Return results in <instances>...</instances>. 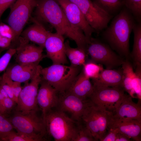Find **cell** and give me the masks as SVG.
Instances as JSON below:
<instances>
[{"instance_id":"cell-3","label":"cell","mask_w":141,"mask_h":141,"mask_svg":"<svg viewBox=\"0 0 141 141\" xmlns=\"http://www.w3.org/2000/svg\"><path fill=\"white\" fill-rule=\"evenodd\" d=\"M45 121L46 132L55 141H72L78 122L57 109H52L46 114Z\"/></svg>"},{"instance_id":"cell-1","label":"cell","mask_w":141,"mask_h":141,"mask_svg":"<svg viewBox=\"0 0 141 141\" xmlns=\"http://www.w3.org/2000/svg\"><path fill=\"white\" fill-rule=\"evenodd\" d=\"M34 18L49 24L56 32L75 41L77 47L86 52L87 42L83 31L68 21L56 0H38Z\"/></svg>"},{"instance_id":"cell-42","label":"cell","mask_w":141,"mask_h":141,"mask_svg":"<svg viewBox=\"0 0 141 141\" xmlns=\"http://www.w3.org/2000/svg\"><path fill=\"white\" fill-rule=\"evenodd\" d=\"M0 113H1V105H0Z\"/></svg>"},{"instance_id":"cell-41","label":"cell","mask_w":141,"mask_h":141,"mask_svg":"<svg viewBox=\"0 0 141 141\" xmlns=\"http://www.w3.org/2000/svg\"><path fill=\"white\" fill-rule=\"evenodd\" d=\"M132 141L131 139L124 134L118 132L115 141Z\"/></svg>"},{"instance_id":"cell-9","label":"cell","mask_w":141,"mask_h":141,"mask_svg":"<svg viewBox=\"0 0 141 141\" xmlns=\"http://www.w3.org/2000/svg\"><path fill=\"white\" fill-rule=\"evenodd\" d=\"M79 7L87 22L99 34L108 26L114 16L100 8L91 0H69Z\"/></svg>"},{"instance_id":"cell-5","label":"cell","mask_w":141,"mask_h":141,"mask_svg":"<svg viewBox=\"0 0 141 141\" xmlns=\"http://www.w3.org/2000/svg\"><path fill=\"white\" fill-rule=\"evenodd\" d=\"M81 70V67H74L62 64H53L42 68V79L48 82L59 93L68 91L77 76Z\"/></svg>"},{"instance_id":"cell-37","label":"cell","mask_w":141,"mask_h":141,"mask_svg":"<svg viewBox=\"0 0 141 141\" xmlns=\"http://www.w3.org/2000/svg\"><path fill=\"white\" fill-rule=\"evenodd\" d=\"M21 84V83L13 81L12 85L14 100L16 104L18 102L19 96L22 88Z\"/></svg>"},{"instance_id":"cell-19","label":"cell","mask_w":141,"mask_h":141,"mask_svg":"<svg viewBox=\"0 0 141 141\" xmlns=\"http://www.w3.org/2000/svg\"><path fill=\"white\" fill-rule=\"evenodd\" d=\"M30 19L33 24L21 33V37L44 48L46 40L50 32L46 30L42 22L34 17H31Z\"/></svg>"},{"instance_id":"cell-35","label":"cell","mask_w":141,"mask_h":141,"mask_svg":"<svg viewBox=\"0 0 141 141\" xmlns=\"http://www.w3.org/2000/svg\"><path fill=\"white\" fill-rule=\"evenodd\" d=\"M2 140L9 141H36L33 137L15 132L13 131L9 133Z\"/></svg>"},{"instance_id":"cell-33","label":"cell","mask_w":141,"mask_h":141,"mask_svg":"<svg viewBox=\"0 0 141 141\" xmlns=\"http://www.w3.org/2000/svg\"><path fill=\"white\" fill-rule=\"evenodd\" d=\"M16 50V48H10L0 57V73L5 70L13 56L15 54ZM1 77H0V79Z\"/></svg>"},{"instance_id":"cell-25","label":"cell","mask_w":141,"mask_h":141,"mask_svg":"<svg viewBox=\"0 0 141 141\" xmlns=\"http://www.w3.org/2000/svg\"><path fill=\"white\" fill-rule=\"evenodd\" d=\"M127 59H125L121 65L122 70V86L132 98H136L135 93L132 87L131 82L134 75L132 64Z\"/></svg>"},{"instance_id":"cell-34","label":"cell","mask_w":141,"mask_h":141,"mask_svg":"<svg viewBox=\"0 0 141 141\" xmlns=\"http://www.w3.org/2000/svg\"><path fill=\"white\" fill-rule=\"evenodd\" d=\"M0 34L11 40L12 42L18 41L15 32L8 25L0 23Z\"/></svg>"},{"instance_id":"cell-23","label":"cell","mask_w":141,"mask_h":141,"mask_svg":"<svg viewBox=\"0 0 141 141\" xmlns=\"http://www.w3.org/2000/svg\"><path fill=\"white\" fill-rule=\"evenodd\" d=\"M64 46L65 54L70 61V66L74 67L82 66L86 62L87 53L78 47H71L68 40L64 42Z\"/></svg>"},{"instance_id":"cell-32","label":"cell","mask_w":141,"mask_h":141,"mask_svg":"<svg viewBox=\"0 0 141 141\" xmlns=\"http://www.w3.org/2000/svg\"><path fill=\"white\" fill-rule=\"evenodd\" d=\"M14 128L9 120L0 114V139L2 140Z\"/></svg>"},{"instance_id":"cell-13","label":"cell","mask_w":141,"mask_h":141,"mask_svg":"<svg viewBox=\"0 0 141 141\" xmlns=\"http://www.w3.org/2000/svg\"><path fill=\"white\" fill-rule=\"evenodd\" d=\"M19 41L15 55V60L17 64H25L40 62L45 57V55L43 54L44 48L30 43L29 41L22 37H20Z\"/></svg>"},{"instance_id":"cell-26","label":"cell","mask_w":141,"mask_h":141,"mask_svg":"<svg viewBox=\"0 0 141 141\" xmlns=\"http://www.w3.org/2000/svg\"><path fill=\"white\" fill-rule=\"evenodd\" d=\"M93 2L109 15L114 16L124 6V0H93Z\"/></svg>"},{"instance_id":"cell-8","label":"cell","mask_w":141,"mask_h":141,"mask_svg":"<svg viewBox=\"0 0 141 141\" xmlns=\"http://www.w3.org/2000/svg\"><path fill=\"white\" fill-rule=\"evenodd\" d=\"M37 1L38 0H16L10 7L6 21L14 30L18 39L24 27L31 17Z\"/></svg>"},{"instance_id":"cell-40","label":"cell","mask_w":141,"mask_h":141,"mask_svg":"<svg viewBox=\"0 0 141 141\" xmlns=\"http://www.w3.org/2000/svg\"><path fill=\"white\" fill-rule=\"evenodd\" d=\"M15 101L9 97L5 98L4 99V104L5 111L11 110L14 107L15 104Z\"/></svg>"},{"instance_id":"cell-36","label":"cell","mask_w":141,"mask_h":141,"mask_svg":"<svg viewBox=\"0 0 141 141\" xmlns=\"http://www.w3.org/2000/svg\"><path fill=\"white\" fill-rule=\"evenodd\" d=\"M107 129L108 132L100 141H115L118 131L116 129L113 128H108Z\"/></svg>"},{"instance_id":"cell-17","label":"cell","mask_w":141,"mask_h":141,"mask_svg":"<svg viewBox=\"0 0 141 141\" xmlns=\"http://www.w3.org/2000/svg\"><path fill=\"white\" fill-rule=\"evenodd\" d=\"M111 116L108 128H115L134 140H141V121L135 120H115Z\"/></svg>"},{"instance_id":"cell-27","label":"cell","mask_w":141,"mask_h":141,"mask_svg":"<svg viewBox=\"0 0 141 141\" xmlns=\"http://www.w3.org/2000/svg\"><path fill=\"white\" fill-rule=\"evenodd\" d=\"M99 131V140L106 134L110 118L112 113L96 106Z\"/></svg>"},{"instance_id":"cell-11","label":"cell","mask_w":141,"mask_h":141,"mask_svg":"<svg viewBox=\"0 0 141 141\" xmlns=\"http://www.w3.org/2000/svg\"><path fill=\"white\" fill-rule=\"evenodd\" d=\"M61 7L69 22L82 30L87 43L95 30L89 25L78 7L69 0H56Z\"/></svg>"},{"instance_id":"cell-28","label":"cell","mask_w":141,"mask_h":141,"mask_svg":"<svg viewBox=\"0 0 141 141\" xmlns=\"http://www.w3.org/2000/svg\"><path fill=\"white\" fill-rule=\"evenodd\" d=\"M95 141L96 140L90 131L81 121L78 122L75 132L72 141Z\"/></svg>"},{"instance_id":"cell-16","label":"cell","mask_w":141,"mask_h":141,"mask_svg":"<svg viewBox=\"0 0 141 141\" xmlns=\"http://www.w3.org/2000/svg\"><path fill=\"white\" fill-rule=\"evenodd\" d=\"M141 101L134 102L129 95L125 94L121 103L115 112L111 115L114 120H135L141 121Z\"/></svg>"},{"instance_id":"cell-6","label":"cell","mask_w":141,"mask_h":141,"mask_svg":"<svg viewBox=\"0 0 141 141\" xmlns=\"http://www.w3.org/2000/svg\"><path fill=\"white\" fill-rule=\"evenodd\" d=\"M93 89L89 98L93 104L113 114L125 94L121 87L108 86L92 80Z\"/></svg>"},{"instance_id":"cell-12","label":"cell","mask_w":141,"mask_h":141,"mask_svg":"<svg viewBox=\"0 0 141 141\" xmlns=\"http://www.w3.org/2000/svg\"><path fill=\"white\" fill-rule=\"evenodd\" d=\"M90 103L89 99L83 100L68 92L59 93V100L57 109L70 113L72 118L80 122L86 107Z\"/></svg>"},{"instance_id":"cell-24","label":"cell","mask_w":141,"mask_h":141,"mask_svg":"<svg viewBox=\"0 0 141 141\" xmlns=\"http://www.w3.org/2000/svg\"><path fill=\"white\" fill-rule=\"evenodd\" d=\"M134 42L132 51L130 53V60L133 62V67L141 63V22H136L133 27Z\"/></svg>"},{"instance_id":"cell-21","label":"cell","mask_w":141,"mask_h":141,"mask_svg":"<svg viewBox=\"0 0 141 141\" xmlns=\"http://www.w3.org/2000/svg\"><path fill=\"white\" fill-rule=\"evenodd\" d=\"M92 79L108 86L123 88L122 69H103L97 78Z\"/></svg>"},{"instance_id":"cell-20","label":"cell","mask_w":141,"mask_h":141,"mask_svg":"<svg viewBox=\"0 0 141 141\" xmlns=\"http://www.w3.org/2000/svg\"><path fill=\"white\" fill-rule=\"evenodd\" d=\"M93 89V84L90 79L85 75L81 69L67 92L82 99L86 100L89 99L92 93Z\"/></svg>"},{"instance_id":"cell-7","label":"cell","mask_w":141,"mask_h":141,"mask_svg":"<svg viewBox=\"0 0 141 141\" xmlns=\"http://www.w3.org/2000/svg\"><path fill=\"white\" fill-rule=\"evenodd\" d=\"M86 51L92 61L104 65L107 69L121 66L125 60L107 43L92 37L88 43Z\"/></svg>"},{"instance_id":"cell-38","label":"cell","mask_w":141,"mask_h":141,"mask_svg":"<svg viewBox=\"0 0 141 141\" xmlns=\"http://www.w3.org/2000/svg\"><path fill=\"white\" fill-rule=\"evenodd\" d=\"M16 0H0V19L4 11L14 4Z\"/></svg>"},{"instance_id":"cell-10","label":"cell","mask_w":141,"mask_h":141,"mask_svg":"<svg viewBox=\"0 0 141 141\" xmlns=\"http://www.w3.org/2000/svg\"><path fill=\"white\" fill-rule=\"evenodd\" d=\"M42 67L39 65L36 72L30 83L25 84L20 93L15 111L27 114L39 108L37 97L39 86L42 80L40 71Z\"/></svg>"},{"instance_id":"cell-15","label":"cell","mask_w":141,"mask_h":141,"mask_svg":"<svg viewBox=\"0 0 141 141\" xmlns=\"http://www.w3.org/2000/svg\"><path fill=\"white\" fill-rule=\"evenodd\" d=\"M40 84L37 102L42 112V115L45 121L46 113L53 108L57 107L58 102L59 93L48 82L42 79Z\"/></svg>"},{"instance_id":"cell-22","label":"cell","mask_w":141,"mask_h":141,"mask_svg":"<svg viewBox=\"0 0 141 141\" xmlns=\"http://www.w3.org/2000/svg\"><path fill=\"white\" fill-rule=\"evenodd\" d=\"M81 121L91 132L96 141L99 140V131L95 106L90 102L81 117Z\"/></svg>"},{"instance_id":"cell-18","label":"cell","mask_w":141,"mask_h":141,"mask_svg":"<svg viewBox=\"0 0 141 141\" xmlns=\"http://www.w3.org/2000/svg\"><path fill=\"white\" fill-rule=\"evenodd\" d=\"M39 63L17 64L7 68L4 73L13 81L26 84L28 83L35 74Z\"/></svg>"},{"instance_id":"cell-39","label":"cell","mask_w":141,"mask_h":141,"mask_svg":"<svg viewBox=\"0 0 141 141\" xmlns=\"http://www.w3.org/2000/svg\"><path fill=\"white\" fill-rule=\"evenodd\" d=\"M12 42L11 40L0 34V48L4 49L9 48Z\"/></svg>"},{"instance_id":"cell-4","label":"cell","mask_w":141,"mask_h":141,"mask_svg":"<svg viewBox=\"0 0 141 141\" xmlns=\"http://www.w3.org/2000/svg\"><path fill=\"white\" fill-rule=\"evenodd\" d=\"M38 110L39 108L27 114L15 111L9 120L17 133L33 137L37 141H45V122L42 116L38 115Z\"/></svg>"},{"instance_id":"cell-30","label":"cell","mask_w":141,"mask_h":141,"mask_svg":"<svg viewBox=\"0 0 141 141\" xmlns=\"http://www.w3.org/2000/svg\"><path fill=\"white\" fill-rule=\"evenodd\" d=\"M124 6L137 22H141V0H124Z\"/></svg>"},{"instance_id":"cell-14","label":"cell","mask_w":141,"mask_h":141,"mask_svg":"<svg viewBox=\"0 0 141 141\" xmlns=\"http://www.w3.org/2000/svg\"><path fill=\"white\" fill-rule=\"evenodd\" d=\"M44 48L46 52L45 57L50 59L53 64H64L68 63L63 36L56 32H50L45 42Z\"/></svg>"},{"instance_id":"cell-2","label":"cell","mask_w":141,"mask_h":141,"mask_svg":"<svg viewBox=\"0 0 141 141\" xmlns=\"http://www.w3.org/2000/svg\"><path fill=\"white\" fill-rule=\"evenodd\" d=\"M102 37L111 49L125 59L130 60L129 40L136 20L125 6L112 18Z\"/></svg>"},{"instance_id":"cell-31","label":"cell","mask_w":141,"mask_h":141,"mask_svg":"<svg viewBox=\"0 0 141 141\" xmlns=\"http://www.w3.org/2000/svg\"><path fill=\"white\" fill-rule=\"evenodd\" d=\"M134 75L131 84L137 97L141 101V63L137 64L135 67Z\"/></svg>"},{"instance_id":"cell-29","label":"cell","mask_w":141,"mask_h":141,"mask_svg":"<svg viewBox=\"0 0 141 141\" xmlns=\"http://www.w3.org/2000/svg\"><path fill=\"white\" fill-rule=\"evenodd\" d=\"M82 69L85 75L90 78H97L101 71L103 69L101 64L92 61L85 63L82 66Z\"/></svg>"}]
</instances>
